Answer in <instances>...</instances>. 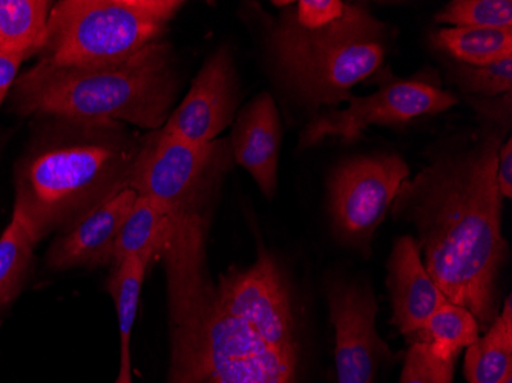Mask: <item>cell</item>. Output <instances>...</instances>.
I'll use <instances>...</instances> for the list:
<instances>
[{"label":"cell","mask_w":512,"mask_h":383,"mask_svg":"<svg viewBox=\"0 0 512 383\" xmlns=\"http://www.w3.org/2000/svg\"><path fill=\"white\" fill-rule=\"evenodd\" d=\"M509 132V126L479 120L477 128L439 138L391 206L394 217L416 227L422 262L437 289L467 308L480 330L497 318V284L508 255L496 166Z\"/></svg>","instance_id":"cell-1"},{"label":"cell","mask_w":512,"mask_h":383,"mask_svg":"<svg viewBox=\"0 0 512 383\" xmlns=\"http://www.w3.org/2000/svg\"><path fill=\"white\" fill-rule=\"evenodd\" d=\"M281 8L267 30L273 76L310 118L336 109L353 88L384 68L396 28L359 2L298 0Z\"/></svg>","instance_id":"cell-2"},{"label":"cell","mask_w":512,"mask_h":383,"mask_svg":"<svg viewBox=\"0 0 512 383\" xmlns=\"http://www.w3.org/2000/svg\"><path fill=\"white\" fill-rule=\"evenodd\" d=\"M180 85L174 48L158 40L119 65L82 69L39 62L14 82L13 102L23 115L111 120L158 131L174 111Z\"/></svg>","instance_id":"cell-3"},{"label":"cell","mask_w":512,"mask_h":383,"mask_svg":"<svg viewBox=\"0 0 512 383\" xmlns=\"http://www.w3.org/2000/svg\"><path fill=\"white\" fill-rule=\"evenodd\" d=\"M68 122V135L23 164L14 210L40 238L76 226L89 213L129 189L143 138L111 120Z\"/></svg>","instance_id":"cell-4"},{"label":"cell","mask_w":512,"mask_h":383,"mask_svg":"<svg viewBox=\"0 0 512 383\" xmlns=\"http://www.w3.org/2000/svg\"><path fill=\"white\" fill-rule=\"evenodd\" d=\"M180 0H62L51 7L40 62L63 68L119 65L163 40Z\"/></svg>","instance_id":"cell-5"},{"label":"cell","mask_w":512,"mask_h":383,"mask_svg":"<svg viewBox=\"0 0 512 383\" xmlns=\"http://www.w3.org/2000/svg\"><path fill=\"white\" fill-rule=\"evenodd\" d=\"M232 164L229 140L194 143L158 129L143 138L129 189L174 220L207 223Z\"/></svg>","instance_id":"cell-6"},{"label":"cell","mask_w":512,"mask_h":383,"mask_svg":"<svg viewBox=\"0 0 512 383\" xmlns=\"http://www.w3.org/2000/svg\"><path fill=\"white\" fill-rule=\"evenodd\" d=\"M370 83L378 89L368 95L353 94L344 109H327L310 118L299 132L298 151H307L325 138H341L353 143L371 126L402 128L422 117L447 112L459 103L454 92L442 88L433 71L413 77H398L390 66L379 69Z\"/></svg>","instance_id":"cell-7"},{"label":"cell","mask_w":512,"mask_h":383,"mask_svg":"<svg viewBox=\"0 0 512 383\" xmlns=\"http://www.w3.org/2000/svg\"><path fill=\"white\" fill-rule=\"evenodd\" d=\"M410 166L396 152H373L339 161L327 178V206L333 229L344 243L370 249Z\"/></svg>","instance_id":"cell-8"},{"label":"cell","mask_w":512,"mask_h":383,"mask_svg":"<svg viewBox=\"0 0 512 383\" xmlns=\"http://www.w3.org/2000/svg\"><path fill=\"white\" fill-rule=\"evenodd\" d=\"M214 289L224 310L243 319L267 344L299 351L298 325L289 287L269 253L260 252L246 269H230L220 276Z\"/></svg>","instance_id":"cell-9"},{"label":"cell","mask_w":512,"mask_h":383,"mask_svg":"<svg viewBox=\"0 0 512 383\" xmlns=\"http://www.w3.org/2000/svg\"><path fill=\"white\" fill-rule=\"evenodd\" d=\"M241 85L234 54L223 45L198 71L183 102L169 115L163 131L194 143H211L234 123Z\"/></svg>","instance_id":"cell-10"},{"label":"cell","mask_w":512,"mask_h":383,"mask_svg":"<svg viewBox=\"0 0 512 383\" xmlns=\"http://www.w3.org/2000/svg\"><path fill=\"white\" fill-rule=\"evenodd\" d=\"M329 307L335 327L338 383H375L376 368L387 345L376 331L378 304L370 285L333 282Z\"/></svg>","instance_id":"cell-11"},{"label":"cell","mask_w":512,"mask_h":383,"mask_svg":"<svg viewBox=\"0 0 512 383\" xmlns=\"http://www.w3.org/2000/svg\"><path fill=\"white\" fill-rule=\"evenodd\" d=\"M283 123L269 92L256 95L232 123L230 149L237 164L246 169L264 197L272 200L278 189V166L283 146Z\"/></svg>","instance_id":"cell-12"},{"label":"cell","mask_w":512,"mask_h":383,"mask_svg":"<svg viewBox=\"0 0 512 383\" xmlns=\"http://www.w3.org/2000/svg\"><path fill=\"white\" fill-rule=\"evenodd\" d=\"M135 200L134 190L125 189L105 201L57 239L48 256V264L53 269L68 270L105 266L111 262L117 236Z\"/></svg>","instance_id":"cell-13"},{"label":"cell","mask_w":512,"mask_h":383,"mask_svg":"<svg viewBox=\"0 0 512 383\" xmlns=\"http://www.w3.org/2000/svg\"><path fill=\"white\" fill-rule=\"evenodd\" d=\"M388 290L393 307L391 322L405 336L421 330L434 311L447 301L428 275L413 236H401L391 250Z\"/></svg>","instance_id":"cell-14"},{"label":"cell","mask_w":512,"mask_h":383,"mask_svg":"<svg viewBox=\"0 0 512 383\" xmlns=\"http://www.w3.org/2000/svg\"><path fill=\"white\" fill-rule=\"evenodd\" d=\"M174 224V218L165 207L137 195L117 236L112 266H119L129 256H138L149 266L154 259L165 255Z\"/></svg>","instance_id":"cell-15"},{"label":"cell","mask_w":512,"mask_h":383,"mask_svg":"<svg viewBox=\"0 0 512 383\" xmlns=\"http://www.w3.org/2000/svg\"><path fill=\"white\" fill-rule=\"evenodd\" d=\"M428 43L447 62L486 65L512 57V28H434Z\"/></svg>","instance_id":"cell-16"},{"label":"cell","mask_w":512,"mask_h":383,"mask_svg":"<svg viewBox=\"0 0 512 383\" xmlns=\"http://www.w3.org/2000/svg\"><path fill=\"white\" fill-rule=\"evenodd\" d=\"M50 11L45 0H0V54L20 60L40 54Z\"/></svg>","instance_id":"cell-17"},{"label":"cell","mask_w":512,"mask_h":383,"mask_svg":"<svg viewBox=\"0 0 512 383\" xmlns=\"http://www.w3.org/2000/svg\"><path fill=\"white\" fill-rule=\"evenodd\" d=\"M512 373V301L508 296L485 336L468 347L465 377L470 383H500Z\"/></svg>","instance_id":"cell-18"},{"label":"cell","mask_w":512,"mask_h":383,"mask_svg":"<svg viewBox=\"0 0 512 383\" xmlns=\"http://www.w3.org/2000/svg\"><path fill=\"white\" fill-rule=\"evenodd\" d=\"M39 239L33 224L14 210L13 220L0 236V313L22 292Z\"/></svg>","instance_id":"cell-19"},{"label":"cell","mask_w":512,"mask_h":383,"mask_svg":"<svg viewBox=\"0 0 512 383\" xmlns=\"http://www.w3.org/2000/svg\"><path fill=\"white\" fill-rule=\"evenodd\" d=\"M480 327L467 308L445 301L424 327L408 338L424 342L431 353L445 361H456L462 348H468L479 338Z\"/></svg>","instance_id":"cell-20"},{"label":"cell","mask_w":512,"mask_h":383,"mask_svg":"<svg viewBox=\"0 0 512 383\" xmlns=\"http://www.w3.org/2000/svg\"><path fill=\"white\" fill-rule=\"evenodd\" d=\"M148 264L138 256L123 259L119 266L114 267L108 290L114 298L119 318L120 353H129L131 334L137 318L138 302L142 293Z\"/></svg>","instance_id":"cell-21"},{"label":"cell","mask_w":512,"mask_h":383,"mask_svg":"<svg viewBox=\"0 0 512 383\" xmlns=\"http://www.w3.org/2000/svg\"><path fill=\"white\" fill-rule=\"evenodd\" d=\"M445 76L462 97H499L512 92V57L486 65H463L445 60Z\"/></svg>","instance_id":"cell-22"},{"label":"cell","mask_w":512,"mask_h":383,"mask_svg":"<svg viewBox=\"0 0 512 383\" xmlns=\"http://www.w3.org/2000/svg\"><path fill=\"white\" fill-rule=\"evenodd\" d=\"M450 28H512L511 0H453L434 16Z\"/></svg>","instance_id":"cell-23"},{"label":"cell","mask_w":512,"mask_h":383,"mask_svg":"<svg viewBox=\"0 0 512 383\" xmlns=\"http://www.w3.org/2000/svg\"><path fill=\"white\" fill-rule=\"evenodd\" d=\"M454 364L456 361H445L424 342H411L410 350L405 357L401 383H453Z\"/></svg>","instance_id":"cell-24"},{"label":"cell","mask_w":512,"mask_h":383,"mask_svg":"<svg viewBox=\"0 0 512 383\" xmlns=\"http://www.w3.org/2000/svg\"><path fill=\"white\" fill-rule=\"evenodd\" d=\"M462 99L476 112L479 120L511 128L512 92H506L491 99H479V97H462Z\"/></svg>","instance_id":"cell-25"},{"label":"cell","mask_w":512,"mask_h":383,"mask_svg":"<svg viewBox=\"0 0 512 383\" xmlns=\"http://www.w3.org/2000/svg\"><path fill=\"white\" fill-rule=\"evenodd\" d=\"M496 181L503 200H511L512 197V138L509 135L499 149L497 155Z\"/></svg>","instance_id":"cell-26"},{"label":"cell","mask_w":512,"mask_h":383,"mask_svg":"<svg viewBox=\"0 0 512 383\" xmlns=\"http://www.w3.org/2000/svg\"><path fill=\"white\" fill-rule=\"evenodd\" d=\"M22 62L23 60L17 59V57L0 54V106L7 99L11 86L16 82L17 71Z\"/></svg>","instance_id":"cell-27"},{"label":"cell","mask_w":512,"mask_h":383,"mask_svg":"<svg viewBox=\"0 0 512 383\" xmlns=\"http://www.w3.org/2000/svg\"><path fill=\"white\" fill-rule=\"evenodd\" d=\"M115 383H134L132 382L131 353H120V370Z\"/></svg>","instance_id":"cell-28"},{"label":"cell","mask_w":512,"mask_h":383,"mask_svg":"<svg viewBox=\"0 0 512 383\" xmlns=\"http://www.w3.org/2000/svg\"><path fill=\"white\" fill-rule=\"evenodd\" d=\"M169 383H230L223 380L207 379V377L186 376V374H171Z\"/></svg>","instance_id":"cell-29"},{"label":"cell","mask_w":512,"mask_h":383,"mask_svg":"<svg viewBox=\"0 0 512 383\" xmlns=\"http://www.w3.org/2000/svg\"><path fill=\"white\" fill-rule=\"evenodd\" d=\"M500 383H512V373L508 374V376H506Z\"/></svg>","instance_id":"cell-30"}]
</instances>
